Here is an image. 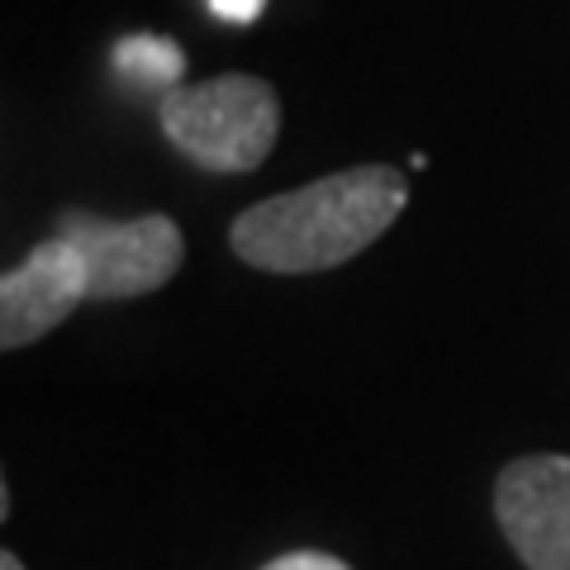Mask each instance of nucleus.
Masks as SVG:
<instances>
[{"label": "nucleus", "mask_w": 570, "mask_h": 570, "mask_svg": "<svg viewBox=\"0 0 570 570\" xmlns=\"http://www.w3.org/2000/svg\"><path fill=\"white\" fill-rule=\"evenodd\" d=\"M404 205L409 181L400 176V167H347L247 205L228 224V247L253 272L272 276L333 272V266L362 257L376 238H385V228L400 219Z\"/></svg>", "instance_id": "obj_1"}, {"label": "nucleus", "mask_w": 570, "mask_h": 570, "mask_svg": "<svg viewBox=\"0 0 570 570\" xmlns=\"http://www.w3.org/2000/svg\"><path fill=\"white\" fill-rule=\"evenodd\" d=\"M157 115H163V134L186 163L219 176L257 171L281 138V96L253 71H224L200 86H171Z\"/></svg>", "instance_id": "obj_2"}, {"label": "nucleus", "mask_w": 570, "mask_h": 570, "mask_svg": "<svg viewBox=\"0 0 570 570\" xmlns=\"http://www.w3.org/2000/svg\"><path fill=\"white\" fill-rule=\"evenodd\" d=\"M58 234L77 247L91 299H138L153 295L181 272L186 238L167 214L105 219L91 209H62Z\"/></svg>", "instance_id": "obj_3"}, {"label": "nucleus", "mask_w": 570, "mask_h": 570, "mask_svg": "<svg viewBox=\"0 0 570 570\" xmlns=\"http://www.w3.org/2000/svg\"><path fill=\"white\" fill-rule=\"evenodd\" d=\"M494 523L528 570H570V456H513L494 480Z\"/></svg>", "instance_id": "obj_4"}, {"label": "nucleus", "mask_w": 570, "mask_h": 570, "mask_svg": "<svg viewBox=\"0 0 570 570\" xmlns=\"http://www.w3.org/2000/svg\"><path fill=\"white\" fill-rule=\"evenodd\" d=\"M86 266L62 234L43 238L33 253L0 276V347L20 352L67 324L86 305Z\"/></svg>", "instance_id": "obj_5"}, {"label": "nucleus", "mask_w": 570, "mask_h": 570, "mask_svg": "<svg viewBox=\"0 0 570 570\" xmlns=\"http://www.w3.org/2000/svg\"><path fill=\"white\" fill-rule=\"evenodd\" d=\"M115 67L129 71V77L138 81H157V86H176V77H181V48L157 39V33H134V39H124L115 48Z\"/></svg>", "instance_id": "obj_6"}, {"label": "nucleus", "mask_w": 570, "mask_h": 570, "mask_svg": "<svg viewBox=\"0 0 570 570\" xmlns=\"http://www.w3.org/2000/svg\"><path fill=\"white\" fill-rule=\"evenodd\" d=\"M262 570H352L343 557H333V551H314V547H299V551H285V557L266 561Z\"/></svg>", "instance_id": "obj_7"}, {"label": "nucleus", "mask_w": 570, "mask_h": 570, "mask_svg": "<svg viewBox=\"0 0 570 570\" xmlns=\"http://www.w3.org/2000/svg\"><path fill=\"white\" fill-rule=\"evenodd\" d=\"M209 10L219 14L224 24H253V20H262L266 0H209Z\"/></svg>", "instance_id": "obj_8"}, {"label": "nucleus", "mask_w": 570, "mask_h": 570, "mask_svg": "<svg viewBox=\"0 0 570 570\" xmlns=\"http://www.w3.org/2000/svg\"><path fill=\"white\" fill-rule=\"evenodd\" d=\"M0 570H24V566H20V557H14V551H0Z\"/></svg>", "instance_id": "obj_9"}]
</instances>
